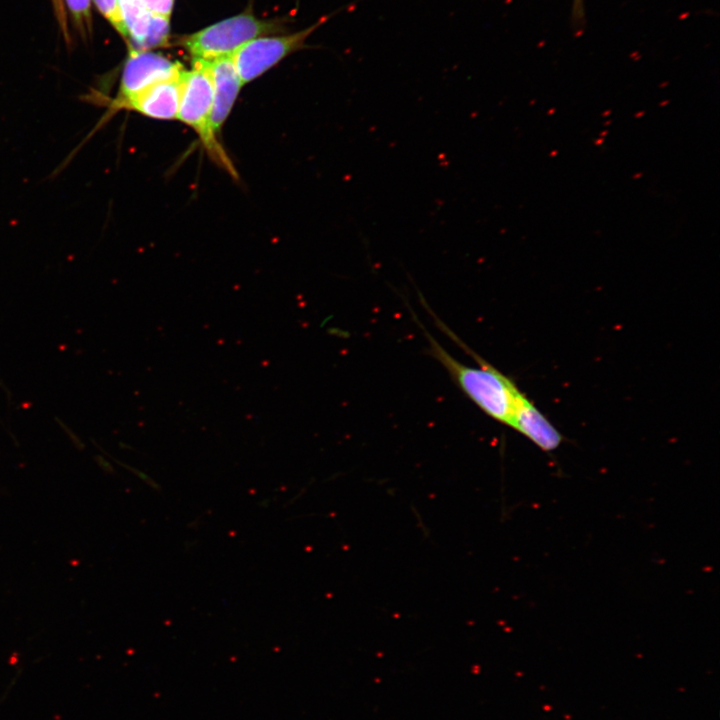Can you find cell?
I'll list each match as a JSON object with an SVG mask.
<instances>
[{
  "mask_svg": "<svg viewBox=\"0 0 720 720\" xmlns=\"http://www.w3.org/2000/svg\"><path fill=\"white\" fill-rule=\"evenodd\" d=\"M126 36L131 39L136 50L148 49V39L152 28L153 14L141 0H118Z\"/></svg>",
  "mask_w": 720,
  "mask_h": 720,
  "instance_id": "9",
  "label": "cell"
},
{
  "mask_svg": "<svg viewBox=\"0 0 720 720\" xmlns=\"http://www.w3.org/2000/svg\"><path fill=\"white\" fill-rule=\"evenodd\" d=\"M510 427L545 452L555 450L563 441L561 433L524 394L517 403Z\"/></svg>",
  "mask_w": 720,
  "mask_h": 720,
  "instance_id": "8",
  "label": "cell"
},
{
  "mask_svg": "<svg viewBox=\"0 0 720 720\" xmlns=\"http://www.w3.org/2000/svg\"><path fill=\"white\" fill-rule=\"evenodd\" d=\"M181 77L182 74L150 86L125 102L119 110L135 111L159 120L177 118L182 87Z\"/></svg>",
  "mask_w": 720,
  "mask_h": 720,
  "instance_id": "7",
  "label": "cell"
},
{
  "mask_svg": "<svg viewBox=\"0 0 720 720\" xmlns=\"http://www.w3.org/2000/svg\"><path fill=\"white\" fill-rule=\"evenodd\" d=\"M583 13V0H574V14L577 18L581 17Z\"/></svg>",
  "mask_w": 720,
  "mask_h": 720,
  "instance_id": "15",
  "label": "cell"
},
{
  "mask_svg": "<svg viewBox=\"0 0 720 720\" xmlns=\"http://www.w3.org/2000/svg\"><path fill=\"white\" fill-rule=\"evenodd\" d=\"M180 104L177 119L198 134L209 156L218 165L235 175L230 159L211 126L213 87L208 70L201 61L193 60V69L183 71Z\"/></svg>",
  "mask_w": 720,
  "mask_h": 720,
  "instance_id": "2",
  "label": "cell"
},
{
  "mask_svg": "<svg viewBox=\"0 0 720 720\" xmlns=\"http://www.w3.org/2000/svg\"><path fill=\"white\" fill-rule=\"evenodd\" d=\"M98 10L113 24V26L124 36L126 31L118 0H94Z\"/></svg>",
  "mask_w": 720,
  "mask_h": 720,
  "instance_id": "10",
  "label": "cell"
},
{
  "mask_svg": "<svg viewBox=\"0 0 720 720\" xmlns=\"http://www.w3.org/2000/svg\"><path fill=\"white\" fill-rule=\"evenodd\" d=\"M448 333V329H446ZM471 356L479 367L463 364L451 356L428 333L432 355L446 368L455 383L484 413L494 420L510 426L517 403L523 394L516 384L498 369L463 345L450 333Z\"/></svg>",
  "mask_w": 720,
  "mask_h": 720,
  "instance_id": "1",
  "label": "cell"
},
{
  "mask_svg": "<svg viewBox=\"0 0 720 720\" xmlns=\"http://www.w3.org/2000/svg\"><path fill=\"white\" fill-rule=\"evenodd\" d=\"M209 72L213 87L211 126L217 135L227 119L235 99L243 85L231 55L210 61L198 60Z\"/></svg>",
  "mask_w": 720,
  "mask_h": 720,
  "instance_id": "6",
  "label": "cell"
},
{
  "mask_svg": "<svg viewBox=\"0 0 720 720\" xmlns=\"http://www.w3.org/2000/svg\"><path fill=\"white\" fill-rule=\"evenodd\" d=\"M182 65L168 58L144 50L131 49L121 76L117 96L108 104L107 113L119 111L120 107L150 86L179 77Z\"/></svg>",
  "mask_w": 720,
  "mask_h": 720,
  "instance_id": "5",
  "label": "cell"
},
{
  "mask_svg": "<svg viewBox=\"0 0 720 720\" xmlns=\"http://www.w3.org/2000/svg\"><path fill=\"white\" fill-rule=\"evenodd\" d=\"M141 2L152 14L169 18L174 0H141Z\"/></svg>",
  "mask_w": 720,
  "mask_h": 720,
  "instance_id": "12",
  "label": "cell"
},
{
  "mask_svg": "<svg viewBox=\"0 0 720 720\" xmlns=\"http://www.w3.org/2000/svg\"><path fill=\"white\" fill-rule=\"evenodd\" d=\"M276 30V24L240 14L206 27L184 40L193 60L210 61L233 54L246 42Z\"/></svg>",
  "mask_w": 720,
  "mask_h": 720,
  "instance_id": "3",
  "label": "cell"
},
{
  "mask_svg": "<svg viewBox=\"0 0 720 720\" xmlns=\"http://www.w3.org/2000/svg\"><path fill=\"white\" fill-rule=\"evenodd\" d=\"M337 12L339 11L322 17L299 32L279 37L256 38L239 47L231 57L242 84L254 80L287 55L303 48L305 40Z\"/></svg>",
  "mask_w": 720,
  "mask_h": 720,
  "instance_id": "4",
  "label": "cell"
},
{
  "mask_svg": "<svg viewBox=\"0 0 720 720\" xmlns=\"http://www.w3.org/2000/svg\"><path fill=\"white\" fill-rule=\"evenodd\" d=\"M59 423H60V425L63 427V429H65V430L67 431V434H68V435L70 436V438L73 440V442H74L75 445H77L78 447H79V446L84 447V445L81 443V441L76 437V435H75L73 432H71V431L66 427V425H63L62 422H59Z\"/></svg>",
  "mask_w": 720,
  "mask_h": 720,
  "instance_id": "16",
  "label": "cell"
},
{
  "mask_svg": "<svg viewBox=\"0 0 720 720\" xmlns=\"http://www.w3.org/2000/svg\"><path fill=\"white\" fill-rule=\"evenodd\" d=\"M75 21L82 24L90 18V0H65Z\"/></svg>",
  "mask_w": 720,
  "mask_h": 720,
  "instance_id": "11",
  "label": "cell"
},
{
  "mask_svg": "<svg viewBox=\"0 0 720 720\" xmlns=\"http://www.w3.org/2000/svg\"><path fill=\"white\" fill-rule=\"evenodd\" d=\"M114 460H115L117 463H119L121 466H123L125 469L132 471V473H134L135 475H137L140 479H142L145 483H147L148 485H150L152 488H155V489H158V488H159L158 484H157L153 479H151L147 474H145L144 472H142V471H140V470H138V469H135V468H133V467H131V466H129V465H126V464H124V463H122V462H120V461H118V460H116V459H114Z\"/></svg>",
  "mask_w": 720,
  "mask_h": 720,
  "instance_id": "13",
  "label": "cell"
},
{
  "mask_svg": "<svg viewBox=\"0 0 720 720\" xmlns=\"http://www.w3.org/2000/svg\"><path fill=\"white\" fill-rule=\"evenodd\" d=\"M95 460L99 463V465L105 470V471H114L112 465L105 460L102 456H96Z\"/></svg>",
  "mask_w": 720,
  "mask_h": 720,
  "instance_id": "14",
  "label": "cell"
}]
</instances>
